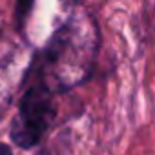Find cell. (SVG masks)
Here are the masks:
<instances>
[{
  "mask_svg": "<svg viewBox=\"0 0 155 155\" xmlns=\"http://www.w3.org/2000/svg\"><path fill=\"white\" fill-rule=\"evenodd\" d=\"M37 155H51V153H49V150H46V148H42V150H40V151H38Z\"/></svg>",
  "mask_w": 155,
  "mask_h": 155,
  "instance_id": "obj_4",
  "label": "cell"
},
{
  "mask_svg": "<svg viewBox=\"0 0 155 155\" xmlns=\"http://www.w3.org/2000/svg\"><path fill=\"white\" fill-rule=\"evenodd\" d=\"M46 69L48 62L42 51L35 53L24 77V90L18 101L17 115L9 128L11 140L22 150L38 146L57 115L53 88L48 82Z\"/></svg>",
  "mask_w": 155,
  "mask_h": 155,
  "instance_id": "obj_1",
  "label": "cell"
},
{
  "mask_svg": "<svg viewBox=\"0 0 155 155\" xmlns=\"http://www.w3.org/2000/svg\"><path fill=\"white\" fill-rule=\"evenodd\" d=\"M0 155H13V150L9 144L6 142H0Z\"/></svg>",
  "mask_w": 155,
  "mask_h": 155,
  "instance_id": "obj_3",
  "label": "cell"
},
{
  "mask_svg": "<svg viewBox=\"0 0 155 155\" xmlns=\"http://www.w3.org/2000/svg\"><path fill=\"white\" fill-rule=\"evenodd\" d=\"M33 6H35V0H17V4H15V26L18 31H22L26 28Z\"/></svg>",
  "mask_w": 155,
  "mask_h": 155,
  "instance_id": "obj_2",
  "label": "cell"
}]
</instances>
